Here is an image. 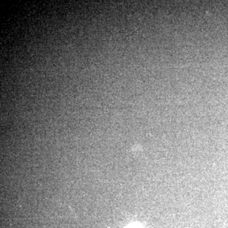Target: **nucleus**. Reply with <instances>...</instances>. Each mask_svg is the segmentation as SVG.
<instances>
[{
	"mask_svg": "<svg viewBox=\"0 0 228 228\" xmlns=\"http://www.w3.org/2000/svg\"><path fill=\"white\" fill-rule=\"evenodd\" d=\"M138 228V227L134 226V227H131V228Z\"/></svg>",
	"mask_w": 228,
	"mask_h": 228,
	"instance_id": "obj_1",
	"label": "nucleus"
}]
</instances>
